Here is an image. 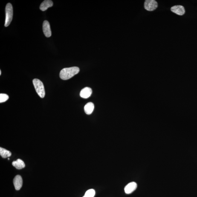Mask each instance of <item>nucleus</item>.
<instances>
[{
	"mask_svg": "<svg viewBox=\"0 0 197 197\" xmlns=\"http://www.w3.org/2000/svg\"><path fill=\"white\" fill-rule=\"evenodd\" d=\"M95 194V191L94 189H90L87 191L82 197H94Z\"/></svg>",
	"mask_w": 197,
	"mask_h": 197,
	"instance_id": "nucleus-14",
	"label": "nucleus"
},
{
	"mask_svg": "<svg viewBox=\"0 0 197 197\" xmlns=\"http://www.w3.org/2000/svg\"><path fill=\"white\" fill-rule=\"evenodd\" d=\"M137 184L134 182H132L129 183L125 187L124 190L125 193L128 194L132 193L137 189Z\"/></svg>",
	"mask_w": 197,
	"mask_h": 197,
	"instance_id": "nucleus-6",
	"label": "nucleus"
},
{
	"mask_svg": "<svg viewBox=\"0 0 197 197\" xmlns=\"http://www.w3.org/2000/svg\"><path fill=\"white\" fill-rule=\"evenodd\" d=\"M34 86L37 93L41 98L45 97V88L42 82L39 79H35L33 81Z\"/></svg>",
	"mask_w": 197,
	"mask_h": 197,
	"instance_id": "nucleus-2",
	"label": "nucleus"
},
{
	"mask_svg": "<svg viewBox=\"0 0 197 197\" xmlns=\"http://www.w3.org/2000/svg\"><path fill=\"white\" fill-rule=\"evenodd\" d=\"M5 10L6 19L4 26L5 27H7L11 22L13 17V8L10 3H8L7 4Z\"/></svg>",
	"mask_w": 197,
	"mask_h": 197,
	"instance_id": "nucleus-3",
	"label": "nucleus"
},
{
	"mask_svg": "<svg viewBox=\"0 0 197 197\" xmlns=\"http://www.w3.org/2000/svg\"><path fill=\"white\" fill-rule=\"evenodd\" d=\"M171 11L173 13L179 16H183L185 13L184 7L181 5L173 6L171 8Z\"/></svg>",
	"mask_w": 197,
	"mask_h": 197,
	"instance_id": "nucleus-8",
	"label": "nucleus"
},
{
	"mask_svg": "<svg viewBox=\"0 0 197 197\" xmlns=\"http://www.w3.org/2000/svg\"><path fill=\"white\" fill-rule=\"evenodd\" d=\"M9 98V96L5 94H0V103L5 102Z\"/></svg>",
	"mask_w": 197,
	"mask_h": 197,
	"instance_id": "nucleus-15",
	"label": "nucleus"
},
{
	"mask_svg": "<svg viewBox=\"0 0 197 197\" xmlns=\"http://www.w3.org/2000/svg\"><path fill=\"white\" fill-rule=\"evenodd\" d=\"M12 165L18 169H22L25 168V166L24 162L20 159H18L16 161H13L12 163Z\"/></svg>",
	"mask_w": 197,
	"mask_h": 197,
	"instance_id": "nucleus-11",
	"label": "nucleus"
},
{
	"mask_svg": "<svg viewBox=\"0 0 197 197\" xmlns=\"http://www.w3.org/2000/svg\"><path fill=\"white\" fill-rule=\"evenodd\" d=\"M94 108V104L92 102H89L85 105V107H84V109H85V113L87 115H90L93 112Z\"/></svg>",
	"mask_w": 197,
	"mask_h": 197,
	"instance_id": "nucleus-12",
	"label": "nucleus"
},
{
	"mask_svg": "<svg viewBox=\"0 0 197 197\" xmlns=\"http://www.w3.org/2000/svg\"><path fill=\"white\" fill-rule=\"evenodd\" d=\"M79 71L80 69L76 67L64 68L61 70L59 73V77L62 80H68L77 74Z\"/></svg>",
	"mask_w": 197,
	"mask_h": 197,
	"instance_id": "nucleus-1",
	"label": "nucleus"
},
{
	"mask_svg": "<svg viewBox=\"0 0 197 197\" xmlns=\"http://www.w3.org/2000/svg\"><path fill=\"white\" fill-rule=\"evenodd\" d=\"M53 6L52 1L50 0H45L41 3L39 8L42 11H45L48 8L52 7Z\"/></svg>",
	"mask_w": 197,
	"mask_h": 197,
	"instance_id": "nucleus-10",
	"label": "nucleus"
},
{
	"mask_svg": "<svg viewBox=\"0 0 197 197\" xmlns=\"http://www.w3.org/2000/svg\"><path fill=\"white\" fill-rule=\"evenodd\" d=\"M92 90L90 88L86 87L82 89L80 92V96L82 98L87 99L90 97Z\"/></svg>",
	"mask_w": 197,
	"mask_h": 197,
	"instance_id": "nucleus-9",
	"label": "nucleus"
},
{
	"mask_svg": "<svg viewBox=\"0 0 197 197\" xmlns=\"http://www.w3.org/2000/svg\"><path fill=\"white\" fill-rule=\"evenodd\" d=\"M13 184L16 190H19L22 187L23 181L20 175H17L13 180Z\"/></svg>",
	"mask_w": 197,
	"mask_h": 197,
	"instance_id": "nucleus-7",
	"label": "nucleus"
},
{
	"mask_svg": "<svg viewBox=\"0 0 197 197\" xmlns=\"http://www.w3.org/2000/svg\"><path fill=\"white\" fill-rule=\"evenodd\" d=\"M43 30L44 35L47 37H49L52 36V32L49 22L47 21H44L43 24Z\"/></svg>",
	"mask_w": 197,
	"mask_h": 197,
	"instance_id": "nucleus-5",
	"label": "nucleus"
},
{
	"mask_svg": "<svg viewBox=\"0 0 197 197\" xmlns=\"http://www.w3.org/2000/svg\"><path fill=\"white\" fill-rule=\"evenodd\" d=\"M0 155L3 158H6L11 156V152L7 150L0 148Z\"/></svg>",
	"mask_w": 197,
	"mask_h": 197,
	"instance_id": "nucleus-13",
	"label": "nucleus"
},
{
	"mask_svg": "<svg viewBox=\"0 0 197 197\" xmlns=\"http://www.w3.org/2000/svg\"><path fill=\"white\" fill-rule=\"evenodd\" d=\"M158 4L155 0H146L144 3V8L149 11H153L157 8Z\"/></svg>",
	"mask_w": 197,
	"mask_h": 197,
	"instance_id": "nucleus-4",
	"label": "nucleus"
},
{
	"mask_svg": "<svg viewBox=\"0 0 197 197\" xmlns=\"http://www.w3.org/2000/svg\"><path fill=\"white\" fill-rule=\"evenodd\" d=\"M1 71H0V75H1Z\"/></svg>",
	"mask_w": 197,
	"mask_h": 197,
	"instance_id": "nucleus-16",
	"label": "nucleus"
}]
</instances>
